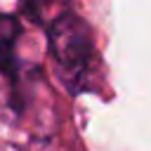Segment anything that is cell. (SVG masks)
<instances>
[{"label": "cell", "instance_id": "1", "mask_svg": "<svg viewBox=\"0 0 151 151\" xmlns=\"http://www.w3.org/2000/svg\"><path fill=\"white\" fill-rule=\"evenodd\" d=\"M40 24H45L47 28L50 54L66 90L71 94L97 92L104 76L92 26L64 0L54 9V14L50 19H42Z\"/></svg>", "mask_w": 151, "mask_h": 151}, {"label": "cell", "instance_id": "2", "mask_svg": "<svg viewBox=\"0 0 151 151\" xmlns=\"http://www.w3.org/2000/svg\"><path fill=\"white\" fill-rule=\"evenodd\" d=\"M21 35V21L14 14H0V71L9 78L17 76V42Z\"/></svg>", "mask_w": 151, "mask_h": 151}]
</instances>
